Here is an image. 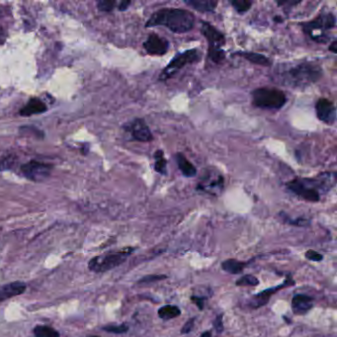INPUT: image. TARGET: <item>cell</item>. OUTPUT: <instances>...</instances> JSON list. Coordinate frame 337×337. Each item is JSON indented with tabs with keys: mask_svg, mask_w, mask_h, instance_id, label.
<instances>
[{
	"mask_svg": "<svg viewBox=\"0 0 337 337\" xmlns=\"http://www.w3.org/2000/svg\"><path fill=\"white\" fill-rule=\"evenodd\" d=\"M165 278H166V276H163V275H150V276H146V277L141 279L139 281V283H150V282H154V281Z\"/></svg>",
	"mask_w": 337,
	"mask_h": 337,
	"instance_id": "f546056e",
	"label": "cell"
},
{
	"mask_svg": "<svg viewBox=\"0 0 337 337\" xmlns=\"http://www.w3.org/2000/svg\"><path fill=\"white\" fill-rule=\"evenodd\" d=\"M33 334L35 337H59V331L52 326L39 324L33 328Z\"/></svg>",
	"mask_w": 337,
	"mask_h": 337,
	"instance_id": "7402d4cb",
	"label": "cell"
},
{
	"mask_svg": "<svg viewBox=\"0 0 337 337\" xmlns=\"http://www.w3.org/2000/svg\"><path fill=\"white\" fill-rule=\"evenodd\" d=\"M258 284H259L258 279L254 277L253 275H244L236 281V286H240V287H244V286L255 287Z\"/></svg>",
	"mask_w": 337,
	"mask_h": 337,
	"instance_id": "4316f807",
	"label": "cell"
},
{
	"mask_svg": "<svg viewBox=\"0 0 337 337\" xmlns=\"http://www.w3.org/2000/svg\"><path fill=\"white\" fill-rule=\"evenodd\" d=\"M181 313L180 309L176 306H164L159 309V317L163 321H169L179 317Z\"/></svg>",
	"mask_w": 337,
	"mask_h": 337,
	"instance_id": "cb8c5ba5",
	"label": "cell"
},
{
	"mask_svg": "<svg viewBox=\"0 0 337 337\" xmlns=\"http://www.w3.org/2000/svg\"><path fill=\"white\" fill-rule=\"evenodd\" d=\"M246 266V263L238 261L236 259H228L221 263V268L223 271L231 274H239L242 273Z\"/></svg>",
	"mask_w": 337,
	"mask_h": 337,
	"instance_id": "44dd1931",
	"label": "cell"
},
{
	"mask_svg": "<svg viewBox=\"0 0 337 337\" xmlns=\"http://www.w3.org/2000/svg\"><path fill=\"white\" fill-rule=\"evenodd\" d=\"M237 54L240 55V57H242L243 59H246L251 63L262 65V66H271L272 65V60L261 54L252 53V52H239Z\"/></svg>",
	"mask_w": 337,
	"mask_h": 337,
	"instance_id": "ffe728a7",
	"label": "cell"
},
{
	"mask_svg": "<svg viewBox=\"0 0 337 337\" xmlns=\"http://www.w3.org/2000/svg\"><path fill=\"white\" fill-rule=\"evenodd\" d=\"M102 330L109 332V333H114V334H123L126 333L129 330V326L125 323L123 324H109L103 326Z\"/></svg>",
	"mask_w": 337,
	"mask_h": 337,
	"instance_id": "484cf974",
	"label": "cell"
},
{
	"mask_svg": "<svg viewBox=\"0 0 337 337\" xmlns=\"http://www.w3.org/2000/svg\"><path fill=\"white\" fill-rule=\"evenodd\" d=\"M195 16L186 9L162 8L153 12L146 23V27L163 26L176 34L187 33L194 28Z\"/></svg>",
	"mask_w": 337,
	"mask_h": 337,
	"instance_id": "3957f363",
	"label": "cell"
},
{
	"mask_svg": "<svg viewBox=\"0 0 337 337\" xmlns=\"http://www.w3.org/2000/svg\"><path fill=\"white\" fill-rule=\"evenodd\" d=\"M143 46L148 55L162 57L168 52L169 42L158 34H151L147 37Z\"/></svg>",
	"mask_w": 337,
	"mask_h": 337,
	"instance_id": "4fadbf2b",
	"label": "cell"
},
{
	"mask_svg": "<svg viewBox=\"0 0 337 337\" xmlns=\"http://www.w3.org/2000/svg\"><path fill=\"white\" fill-rule=\"evenodd\" d=\"M251 97L255 107L266 110H279L287 102L286 94L277 88H256L252 91Z\"/></svg>",
	"mask_w": 337,
	"mask_h": 337,
	"instance_id": "8992f818",
	"label": "cell"
},
{
	"mask_svg": "<svg viewBox=\"0 0 337 337\" xmlns=\"http://www.w3.org/2000/svg\"><path fill=\"white\" fill-rule=\"evenodd\" d=\"M231 4L233 5V7L235 8L237 13L244 14L250 10L253 2L248 1V0H233V1H231Z\"/></svg>",
	"mask_w": 337,
	"mask_h": 337,
	"instance_id": "d4e9b609",
	"label": "cell"
},
{
	"mask_svg": "<svg viewBox=\"0 0 337 337\" xmlns=\"http://www.w3.org/2000/svg\"><path fill=\"white\" fill-rule=\"evenodd\" d=\"M124 129L127 132H130L132 134V139L138 142L149 143L153 140L152 132L147 126L146 121L142 118L133 119L124 126Z\"/></svg>",
	"mask_w": 337,
	"mask_h": 337,
	"instance_id": "30bf717a",
	"label": "cell"
},
{
	"mask_svg": "<svg viewBox=\"0 0 337 337\" xmlns=\"http://www.w3.org/2000/svg\"><path fill=\"white\" fill-rule=\"evenodd\" d=\"M323 69L312 61L279 64L272 75V81L288 87H307L323 77Z\"/></svg>",
	"mask_w": 337,
	"mask_h": 337,
	"instance_id": "6da1fadb",
	"label": "cell"
},
{
	"mask_svg": "<svg viewBox=\"0 0 337 337\" xmlns=\"http://www.w3.org/2000/svg\"><path fill=\"white\" fill-rule=\"evenodd\" d=\"M291 285H294V281L292 277H291V275H290V276H288V278L285 280V282H284L283 285H280V286L276 287V288H270V289H268V290L262 291L261 293L256 294V295L252 298V300H251V302H250V307L253 308L263 307V306H265V305L269 302V300H270V298H271V296H272L273 294L275 293V292H277V291L280 290L281 288L283 289V288H285V287H287V286H291Z\"/></svg>",
	"mask_w": 337,
	"mask_h": 337,
	"instance_id": "5bb4252c",
	"label": "cell"
},
{
	"mask_svg": "<svg viewBox=\"0 0 337 337\" xmlns=\"http://www.w3.org/2000/svg\"><path fill=\"white\" fill-rule=\"evenodd\" d=\"M116 2L115 1H108V0H104V1H99L97 3V6H98V9L100 11H104V12H109V11H112L115 6H116Z\"/></svg>",
	"mask_w": 337,
	"mask_h": 337,
	"instance_id": "83f0119b",
	"label": "cell"
},
{
	"mask_svg": "<svg viewBox=\"0 0 337 337\" xmlns=\"http://www.w3.org/2000/svg\"><path fill=\"white\" fill-rule=\"evenodd\" d=\"M316 112L320 121L326 125H333L336 121V108L332 101L320 98L316 104Z\"/></svg>",
	"mask_w": 337,
	"mask_h": 337,
	"instance_id": "7c38bea8",
	"label": "cell"
},
{
	"mask_svg": "<svg viewBox=\"0 0 337 337\" xmlns=\"http://www.w3.org/2000/svg\"><path fill=\"white\" fill-rule=\"evenodd\" d=\"M27 285L23 282H12L0 286V303L26 292Z\"/></svg>",
	"mask_w": 337,
	"mask_h": 337,
	"instance_id": "9a60e30c",
	"label": "cell"
},
{
	"mask_svg": "<svg viewBox=\"0 0 337 337\" xmlns=\"http://www.w3.org/2000/svg\"><path fill=\"white\" fill-rule=\"evenodd\" d=\"M154 170L162 175L167 174V161L162 149H159L154 152Z\"/></svg>",
	"mask_w": 337,
	"mask_h": 337,
	"instance_id": "603a6c76",
	"label": "cell"
},
{
	"mask_svg": "<svg viewBox=\"0 0 337 337\" xmlns=\"http://www.w3.org/2000/svg\"><path fill=\"white\" fill-rule=\"evenodd\" d=\"M336 26V17L331 12H323L311 21L301 23V27L305 34L318 43H326L328 36L326 33L334 29Z\"/></svg>",
	"mask_w": 337,
	"mask_h": 337,
	"instance_id": "277c9868",
	"label": "cell"
},
{
	"mask_svg": "<svg viewBox=\"0 0 337 337\" xmlns=\"http://www.w3.org/2000/svg\"><path fill=\"white\" fill-rule=\"evenodd\" d=\"M87 337H100V336H98V335H92V336H87Z\"/></svg>",
	"mask_w": 337,
	"mask_h": 337,
	"instance_id": "74e56055",
	"label": "cell"
},
{
	"mask_svg": "<svg viewBox=\"0 0 337 337\" xmlns=\"http://www.w3.org/2000/svg\"><path fill=\"white\" fill-rule=\"evenodd\" d=\"M184 2L199 12H213L218 6V1L214 0H186Z\"/></svg>",
	"mask_w": 337,
	"mask_h": 337,
	"instance_id": "d6986e66",
	"label": "cell"
},
{
	"mask_svg": "<svg viewBox=\"0 0 337 337\" xmlns=\"http://www.w3.org/2000/svg\"><path fill=\"white\" fill-rule=\"evenodd\" d=\"M47 111V106L38 98H32L21 110L20 115L23 117H28L35 114L44 113Z\"/></svg>",
	"mask_w": 337,
	"mask_h": 337,
	"instance_id": "e0dca14e",
	"label": "cell"
},
{
	"mask_svg": "<svg viewBox=\"0 0 337 337\" xmlns=\"http://www.w3.org/2000/svg\"><path fill=\"white\" fill-rule=\"evenodd\" d=\"M306 257L308 258V260L310 261H314V262H318V261H321L323 260V256L322 254H320L319 252L314 251V250H308L306 252Z\"/></svg>",
	"mask_w": 337,
	"mask_h": 337,
	"instance_id": "f1b7e54d",
	"label": "cell"
},
{
	"mask_svg": "<svg viewBox=\"0 0 337 337\" xmlns=\"http://www.w3.org/2000/svg\"><path fill=\"white\" fill-rule=\"evenodd\" d=\"M224 188V177L213 167H209L200 178L196 189L212 196H219Z\"/></svg>",
	"mask_w": 337,
	"mask_h": 337,
	"instance_id": "9c48e42d",
	"label": "cell"
},
{
	"mask_svg": "<svg viewBox=\"0 0 337 337\" xmlns=\"http://www.w3.org/2000/svg\"><path fill=\"white\" fill-rule=\"evenodd\" d=\"M130 5H131V1H122V2H120L118 8L120 11H124V10H127Z\"/></svg>",
	"mask_w": 337,
	"mask_h": 337,
	"instance_id": "836d02e7",
	"label": "cell"
},
{
	"mask_svg": "<svg viewBox=\"0 0 337 337\" xmlns=\"http://www.w3.org/2000/svg\"><path fill=\"white\" fill-rule=\"evenodd\" d=\"M194 323H195V320L194 319H191L190 321H188L187 323H185L181 329V333L182 334H187L191 332V330L193 329V326H194Z\"/></svg>",
	"mask_w": 337,
	"mask_h": 337,
	"instance_id": "4dcf8cb0",
	"label": "cell"
},
{
	"mask_svg": "<svg viewBox=\"0 0 337 337\" xmlns=\"http://www.w3.org/2000/svg\"><path fill=\"white\" fill-rule=\"evenodd\" d=\"M336 44V40H333V41H332V43H331V44H330V46H329V48H328V49H329V51H330V52H332L333 54H336L337 53Z\"/></svg>",
	"mask_w": 337,
	"mask_h": 337,
	"instance_id": "e575fe53",
	"label": "cell"
},
{
	"mask_svg": "<svg viewBox=\"0 0 337 337\" xmlns=\"http://www.w3.org/2000/svg\"><path fill=\"white\" fill-rule=\"evenodd\" d=\"M21 171L29 180L35 182H41L50 176L52 171V166L43 162L32 161L21 166Z\"/></svg>",
	"mask_w": 337,
	"mask_h": 337,
	"instance_id": "8fae6325",
	"label": "cell"
},
{
	"mask_svg": "<svg viewBox=\"0 0 337 337\" xmlns=\"http://www.w3.org/2000/svg\"><path fill=\"white\" fill-rule=\"evenodd\" d=\"M202 59V54L197 49H191L182 53H178L174 58L170 60V62L162 70L160 74V81H167L168 79L174 77L187 64L199 62Z\"/></svg>",
	"mask_w": 337,
	"mask_h": 337,
	"instance_id": "ba28073f",
	"label": "cell"
},
{
	"mask_svg": "<svg viewBox=\"0 0 337 337\" xmlns=\"http://www.w3.org/2000/svg\"><path fill=\"white\" fill-rule=\"evenodd\" d=\"M134 249L128 248L117 252H109L91 258L88 262V269L95 273H104L110 271L119 265L124 263Z\"/></svg>",
	"mask_w": 337,
	"mask_h": 337,
	"instance_id": "52a82bcc",
	"label": "cell"
},
{
	"mask_svg": "<svg viewBox=\"0 0 337 337\" xmlns=\"http://www.w3.org/2000/svg\"><path fill=\"white\" fill-rule=\"evenodd\" d=\"M214 327L217 330V332H221L223 330V324H222V314L217 317V319L214 322Z\"/></svg>",
	"mask_w": 337,
	"mask_h": 337,
	"instance_id": "1f68e13d",
	"label": "cell"
},
{
	"mask_svg": "<svg viewBox=\"0 0 337 337\" xmlns=\"http://www.w3.org/2000/svg\"><path fill=\"white\" fill-rule=\"evenodd\" d=\"M200 337H212V334H211L210 331H206V332H204V333H203V334Z\"/></svg>",
	"mask_w": 337,
	"mask_h": 337,
	"instance_id": "d590c367",
	"label": "cell"
},
{
	"mask_svg": "<svg viewBox=\"0 0 337 337\" xmlns=\"http://www.w3.org/2000/svg\"><path fill=\"white\" fill-rule=\"evenodd\" d=\"M191 300L197 305V307L200 308V309H203L204 308V299L203 298H199V297H194L192 296Z\"/></svg>",
	"mask_w": 337,
	"mask_h": 337,
	"instance_id": "d6a6232c",
	"label": "cell"
},
{
	"mask_svg": "<svg viewBox=\"0 0 337 337\" xmlns=\"http://www.w3.org/2000/svg\"><path fill=\"white\" fill-rule=\"evenodd\" d=\"M313 307V299L306 295H296L292 300V310L295 314H306Z\"/></svg>",
	"mask_w": 337,
	"mask_h": 337,
	"instance_id": "2e32d148",
	"label": "cell"
},
{
	"mask_svg": "<svg viewBox=\"0 0 337 337\" xmlns=\"http://www.w3.org/2000/svg\"><path fill=\"white\" fill-rule=\"evenodd\" d=\"M175 161L179 170L185 177L190 178L197 174L196 167L187 160V158L183 153L177 152L175 154Z\"/></svg>",
	"mask_w": 337,
	"mask_h": 337,
	"instance_id": "ac0fdd59",
	"label": "cell"
},
{
	"mask_svg": "<svg viewBox=\"0 0 337 337\" xmlns=\"http://www.w3.org/2000/svg\"><path fill=\"white\" fill-rule=\"evenodd\" d=\"M274 21H276V22H279V23H281V22H283V19L280 17V16H276L275 18H274Z\"/></svg>",
	"mask_w": 337,
	"mask_h": 337,
	"instance_id": "8d00e7d4",
	"label": "cell"
},
{
	"mask_svg": "<svg viewBox=\"0 0 337 337\" xmlns=\"http://www.w3.org/2000/svg\"><path fill=\"white\" fill-rule=\"evenodd\" d=\"M201 33L208 42V57L215 63H220L226 59V52L222 47L226 44L223 34L209 22L202 21Z\"/></svg>",
	"mask_w": 337,
	"mask_h": 337,
	"instance_id": "5b68a950",
	"label": "cell"
},
{
	"mask_svg": "<svg viewBox=\"0 0 337 337\" xmlns=\"http://www.w3.org/2000/svg\"><path fill=\"white\" fill-rule=\"evenodd\" d=\"M336 184L335 172H323L314 178L297 177L287 182L288 190L308 202H319L322 194L327 193Z\"/></svg>",
	"mask_w": 337,
	"mask_h": 337,
	"instance_id": "7a4b0ae2",
	"label": "cell"
}]
</instances>
